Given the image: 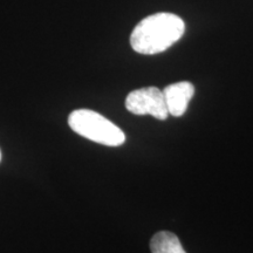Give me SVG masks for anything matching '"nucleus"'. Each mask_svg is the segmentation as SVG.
Returning a JSON list of instances; mask_svg holds the SVG:
<instances>
[{"instance_id": "2", "label": "nucleus", "mask_w": 253, "mask_h": 253, "mask_svg": "<svg viewBox=\"0 0 253 253\" xmlns=\"http://www.w3.org/2000/svg\"><path fill=\"white\" fill-rule=\"evenodd\" d=\"M68 126L78 135L95 143L119 147L126 141L125 132L118 126L94 110H74L68 116Z\"/></svg>"}, {"instance_id": "5", "label": "nucleus", "mask_w": 253, "mask_h": 253, "mask_svg": "<svg viewBox=\"0 0 253 253\" xmlns=\"http://www.w3.org/2000/svg\"><path fill=\"white\" fill-rule=\"evenodd\" d=\"M150 250L153 253H186L178 237L169 231L157 232L150 240Z\"/></svg>"}, {"instance_id": "4", "label": "nucleus", "mask_w": 253, "mask_h": 253, "mask_svg": "<svg viewBox=\"0 0 253 253\" xmlns=\"http://www.w3.org/2000/svg\"><path fill=\"white\" fill-rule=\"evenodd\" d=\"M169 115L179 118L188 109V104L195 94V87L191 82L182 81L169 84L163 89Z\"/></svg>"}, {"instance_id": "3", "label": "nucleus", "mask_w": 253, "mask_h": 253, "mask_svg": "<svg viewBox=\"0 0 253 253\" xmlns=\"http://www.w3.org/2000/svg\"><path fill=\"white\" fill-rule=\"evenodd\" d=\"M126 108L135 115H151L161 121L169 116L163 90L157 87H145L130 91L126 99Z\"/></svg>"}, {"instance_id": "1", "label": "nucleus", "mask_w": 253, "mask_h": 253, "mask_svg": "<svg viewBox=\"0 0 253 253\" xmlns=\"http://www.w3.org/2000/svg\"><path fill=\"white\" fill-rule=\"evenodd\" d=\"M185 24L178 15L161 12L140 21L130 36V45L135 52L144 55L162 53L181 39Z\"/></svg>"}, {"instance_id": "6", "label": "nucleus", "mask_w": 253, "mask_h": 253, "mask_svg": "<svg viewBox=\"0 0 253 253\" xmlns=\"http://www.w3.org/2000/svg\"><path fill=\"white\" fill-rule=\"evenodd\" d=\"M0 161H1V151H0Z\"/></svg>"}]
</instances>
